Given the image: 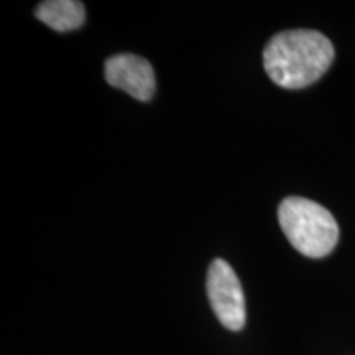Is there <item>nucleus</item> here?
Here are the masks:
<instances>
[{"label":"nucleus","instance_id":"f257e3e1","mask_svg":"<svg viewBox=\"0 0 355 355\" xmlns=\"http://www.w3.org/2000/svg\"><path fill=\"white\" fill-rule=\"evenodd\" d=\"M334 55L331 40L316 30H288L266 43L263 66L277 86L303 89L326 74Z\"/></svg>","mask_w":355,"mask_h":355},{"label":"nucleus","instance_id":"f03ea898","mask_svg":"<svg viewBox=\"0 0 355 355\" xmlns=\"http://www.w3.org/2000/svg\"><path fill=\"white\" fill-rule=\"evenodd\" d=\"M283 234L300 254L322 259L339 241V225L326 207L304 198H286L278 207Z\"/></svg>","mask_w":355,"mask_h":355},{"label":"nucleus","instance_id":"7ed1b4c3","mask_svg":"<svg viewBox=\"0 0 355 355\" xmlns=\"http://www.w3.org/2000/svg\"><path fill=\"white\" fill-rule=\"evenodd\" d=\"M207 298L222 326L230 331L245 326V296L239 277L225 260L216 259L209 266Z\"/></svg>","mask_w":355,"mask_h":355},{"label":"nucleus","instance_id":"20e7f679","mask_svg":"<svg viewBox=\"0 0 355 355\" xmlns=\"http://www.w3.org/2000/svg\"><path fill=\"white\" fill-rule=\"evenodd\" d=\"M105 81L115 89L125 91L133 99L150 101L155 94V73L145 58L123 53L105 61Z\"/></svg>","mask_w":355,"mask_h":355},{"label":"nucleus","instance_id":"39448f33","mask_svg":"<svg viewBox=\"0 0 355 355\" xmlns=\"http://www.w3.org/2000/svg\"><path fill=\"white\" fill-rule=\"evenodd\" d=\"M35 15L56 32H71L84 24L86 8L78 0H48L40 3Z\"/></svg>","mask_w":355,"mask_h":355}]
</instances>
